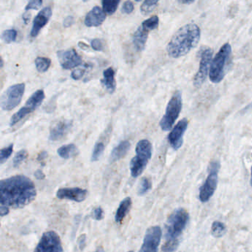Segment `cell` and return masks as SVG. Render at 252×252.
<instances>
[{"instance_id": "cell-37", "label": "cell", "mask_w": 252, "mask_h": 252, "mask_svg": "<svg viewBox=\"0 0 252 252\" xmlns=\"http://www.w3.org/2000/svg\"><path fill=\"white\" fill-rule=\"evenodd\" d=\"M91 46L93 49L96 51H102L103 48H103L102 42L99 39H93L91 42Z\"/></svg>"}, {"instance_id": "cell-46", "label": "cell", "mask_w": 252, "mask_h": 252, "mask_svg": "<svg viewBox=\"0 0 252 252\" xmlns=\"http://www.w3.org/2000/svg\"><path fill=\"white\" fill-rule=\"evenodd\" d=\"M136 2H141V0H135Z\"/></svg>"}, {"instance_id": "cell-33", "label": "cell", "mask_w": 252, "mask_h": 252, "mask_svg": "<svg viewBox=\"0 0 252 252\" xmlns=\"http://www.w3.org/2000/svg\"><path fill=\"white\" fill-rule=\"evenodd\" d=\"M13 151H14V144H10L8 147L2 149V150H1V158H0L1 164H3L11 157Z\"/></svg>"}, {"instance_id": "cell-13", "label": "cell", "mask_w": 252, "mask_h": 252, "mask_svg": "<svg viewBox=\"0 0 252 252\" xmlns=\"http://www.w3.org/2000/svg\"><path fill=\"white\" fill-rule=\"evenodd\" d=\"M58 59L62 68L70 70L82 64V59L75 49L60 50L57 53Z\"/></svg>"}, {"instance_id": "cell-24", "label": "cell", "mask_w": 252, "mask_h": 252, "mask_svg": "<svg viewBox=\"0 0 252 252\" xmlns=\"http://www.w3.org/2000/svg\"><path fill=\"white\" fill-rule=\"evenodd\" d=\"M121 0H102V7L107 15H112L117 11Z\"/></svg>"}, {"instance_id": "cell-36", "label": "cell", "mask_w": 252, "mask_h": 252, "mask_svg": "<svg viewBox=\"0 0 252 252\" xmlns=\"http://www.w3.org/2000/svg\"><path fill=\"white\" fill-rule=\"evenodd\" d=\"M133 10H134V5H133L131 1H129L128 0L127 2H124L121 11H122L124 14H130L133 12Z\"/></svg>"}, {"instance_id": "cell-41", "label": "cell", "mask_w": 252, "mask_h": 252, "mask_svg": "<svg viewBox=\"0 0 252 252\" xmlns=\"http://www.w3.org/2000/svg\"><path fill=\"white\" fill-rule=\"evenodd\" d=\"M9 213V208L5 207V206H1L0 207V215L1 217H4L5 215Z\"/></svg>"}, {"instance_id": "cell-19", "label": "cell", "mask_w": 252, "mask_h": 252, "mask_svg": "<svg viewBox=\"0 0 252 252\" xmlns=\"http://www.w3.org/2000/svg\"><path fill=\"white\" fill-rule=\"evenodd\" d=\"M149 32L150 31L144 28L142 25L135 31V34L133 36V44L138 51H142L145 48L146 43L148 39Z\"/></svg>"}, {"instance_id": "cell-12", "label": "cell", "mask_w": 252, "mask_h": 252, "mask_svg": "<svg viewBox=\"0 0 252 252\" xmlns=\"http://www.w3.org/2000/svg\"><path fill=\"white\" fill-rule=\"evenodd\" d=\"M162 230L160 226L149 228L144 236V243L140 252H157L161 243Z\"/></svg>"}, {"instance_id": "cell-26", "label": "cell", "mask_w": 252, "mask_h": 252, "mask_svg": "<svg viewBox=\"0 0 252 252\" xmlns=\"http://www.w3.org/2000/svg\"><path fill=\"white\" fill-rule=\"evenodd\" d=\"M226 227L224 223L220 221H215L212 223V235L215 237H220L226 233Z\"/></svg>"}, {"instance_id": "cell-38", "label": "cell", "mask_w": 252, "mask_h": 252, "mask_svg": "<svg viewBox=\"0 0 252 252\" xmlns=\"http://www.w3.org/2000/svg\"><path fill=\"white\" fill-rule=\"evenodd\" d=\"M85 73V70L84 69H77V70H73L71 73V77L73 78L74 80H79L82 78Z\"/></svg>"}, {"instance_id": "cell-15", "label": "cell", "mask_w": 252, "mask_h": 252, "mask_svg": "<svg viewBox=\"0 0 252 252\" xmlns=\"http://www.w3.org/2000/svg\"><path fill=\"white\" fill-rule=\"evenodd\" d=\"M88 192L87 189L82 188H62L56 192V197L59 199L70 200L78 203H81L87 198Z\"/></svg>"}, {"instance_id": "cell-32", "label": "cell", "mask_w": 252, "mask_h": 252, "mask_svg": "<svg viewBox=\"0 0 252 252\" xmlns=\"http://www.w3.org/2000/svg\"><path fill=\"white\" fill-rule=\"evenodd\" d=\"M28 157V152L25 150H22L16 154L13 160L14 167H18Z\"/></svg>"}, {"instance_id": "cell-21", "label": "cell", "mask_w": 252, "mask_h": 252, "mask_svg": "<svg viewBox=\"0 0 252 252\" xmlns=\"http://www.w3.org/2000/svg\"><path fill=\"white\" fill-rule=\"evenodd\" d=\"M132 203H133V201H132L131 198H129V197L124 198L121 201L119 206L118 208L116 216H115V220H116V223H120L122 222L124 218L127 216V214L130 212V209H131Z\"/></svg>"}, {"instance_id": "cell-30", "label": "cell", "mask_w": 252, "mask_h": 252, "mask_svg": "<svg viewBox=\"0 0 252 252\" xmlns=\"http://www.w3.org/2000/svg\"><path fill=\"white\" fill-rule=\"evenodd\" d=\"M141 25L150 31H153V30L156 29L158 28V25H159V19H158L157 16H153L152 17H150V19L144 21Z\"/></svg>"}, {"instance_id": "cell-9", "label": "cell", "mask_w": 252, "mask_h": 252, "mask_svg": "<svg viewBox=\"0 0 252 252\" xmlns=\"http://www.w3.org/2000/svg\"><path fill=\"white\" fill-rule=\"evenodd\" d=\"M45 97V93L42 90H37L34 93H33L32 96L27 101L25 105L15 114L13 115L10 120V126L12 127L16 125L25 118L28 115L36 110L42 104Z\"/></svg>"}, {"instance_id": "cell-2", "label": "cell", "mask_w": 252, "mask_h": 252, "mask_svg": "<svg viewBox=\"0 0 252 252\" xmlns=\"http://www.w3.org/2000/svg\"><path fill=\"white\" fill-rule=\"evenodd\" d=\"M201 29L196 24H187L175 33L167 45V53L175 59L186 56L199 43Z\"/></svg>"}, {"instance_id": "cell-25", "label": "cell", "mask_w": 252, "mask_h": 252, "mask_svg": "<svg viewBox=\"0 0 252 252\" xmlns=\"http://www.w3.org/2000/svg\"><path fill=\"white\" fill-rule=\"evenodd\" d=\"M35 64H36V70L39 73H45L49 69L51 61L48 58L37 57L35 60Z\"/></svg>"}, {"instance_id": "cell-39", "label": "cell", "mask_w": 252, "mask_h": 252, "mask_svg": "<svg viewBox=\"0 0 252 252\" xmlns=\"http://www.w3.org/2000/svg\"><path fill=\"white\" fill-rule=\"evenodd\" d=\"M73 22H74V19H73V17H67L65 18V21H64V26L65 28H69L73 25Z\"/></svg>"}, {"instance_id": "cell-17", "label": "cell", "mask_w": 252, "mask_h": 252, "mask_svg": "<svg viewBox=\"0 0 252 252\" xmlns=\"http://www.w3.org/2000/svg\"><path fill=\"white\" fill-rule=\"evenodd\" d=\"M106 19V14L104 10L101 9L100 7L96 6L87 14L84 24L86 26L99 27L100 26Z\"/></svg>"}, {"instance_id": "cell-18", "label": "cell", "mask_w": 252, "mask_h": 252, "mask_svg": "<svg viewBox=\"0 0 252 252\" xmlns=\"http://www.w3.org/2000/svg\"><path fill=\"white\" fill-rule=\"evenodd\" d=\"M71 126V121L68 120H61L52 127L50 132L49 139L55 141L63 138Z\"/></svg>"}, {"instance_id": "cell-45", "label": "cell", "mask_w": 252, "mask_h": 252, "mask_svg": "<svg viewBox=\"0 0 252 252\" xmlns=\"http://www.w3.org/2000/svg\"><path fill=\"white\" fill-rule=\"evenodd\" d=\"M250 185L252 186V175H251V179H250Z\"/></svg>"}, {"instance_id": "cell-28", "label": "cell", "mask_w": 252, "mask_h": 252, "mask_svg": "<svg viewBox=\"0 0 252 252\" xmlns=\"http://www.w3.org/2000/svg\"><path fill=\"white\" fill-rule=\"evenodd\" d=\"M104 149H105V146H104V143L101 141L96 143L93 148V152H92L91 161L94 162V161H99V158L104 152Z\"/></svg>"}, {"instance_id": "cell-14", "label": "cell", "mask_w": 252, "mask_h": 252, "mask_svg": "<svg viewBox=\"0 0 252 252\" xmlns=\"http://www.w3.org/2000/svg\"><path fill=\"white\" fill-rule=\"evenodd\" d=\"M188 124H189L188 120L186 118H184L175 126V127L169 133L168 140H169L171 147L174 150H178L182 146L183 141H184L183 138H184V133L187 129Z\"/></svg>"}, {"instance_id": "cell-43", "label": "cell", "mask_w": 252, "mask_h": 252, "mask_svg": "<svg viewBox=\"0 0 252 252\" xmlns=\"http://www.w3.org/2000/svg\"><path fill=\"white\" fill-rule=\"evenodd\" d=\"M47 156H48V152L46 151H43L39 154V156H38V160L42 161V160L45 159Z\"/></svg>"}, {"instance_id": "cell-34", "label": "cell", "mask_w": 252, "mask_h": 252, "mask_svg": "<svg viewBox=\"0 0 252 252\" xmlns=\"http://www.w3.org/2000/svg\"><path fill=\"white\" fill-rule=\"evenodd\" d=\"M42 2H43V0H30L25 10L30 11V10L39 9L42 6Z\"/></svg>"}, {"instance_id": "cell-29", "label": "cell", "mask_w": 252, "mask_h": 252, "mask_svg": "<svg viewBox=\"0 0 252 252\" xmlns=\"http://www.w3.org/2000/svg\"><path fill=\"white\" fill-rule=\"evenodd\" d=\"M159 0H145L141 5V11L144 15H147L153 11Z\"/></svg>"}, {"instance_id": "cell-27", "label": "cell", "mask_w": 252, "mask_h": 252, "mask_svg": "<svg viewBox=\"0 0 252 252\" xmlns=\"http://www.w3.org/2000/svg\"><path fill=\"white\" fill-rule=\"evenodd\" d=\"M152 189V182L149 178H143L138 185V194L140 196L145 195Z\"/></svg>"}, {"instance_id": "cell-7", "label": "cell", "mask_w": 252, "mask_h": 252, "mask_svg": "<svg viewBox=\"0 0 252 252\" xmlns=\"http://www.w3.org/2000/svg\"><path fill=\"white\" fill-rule=\"evenodd\" d=\"M220 164L218 161H213L209 164L208 169V177L200 189V201L206 203L213 196L218 182V172L220 169Z\"/></svg>"}, {"instance_id": "cell-40", "label": "cell", "mask_w": 252, "mask_h": 252, "mask_svg": "<svg viewBox=\"0 0 252 252\" xmlns=\"http://www.w3.org/2000/svg\"><path fill=\"white\" fill-rule=\"evenodd\" d=\"M35 177H36V179L38 180H42L45 178V175L43 173L42 170L39 169V170H36L34 173Z\"/></svg>"}, {"instance_id": "cell-6", "label": "cell", "mask_w": 252, "mask_h": 252, "mask_svg": "<svg viewBox=\"0 0 252 252\" xmlns=\"http://www.w3.org/2000/svg\"><path fill=\"white\" fill-rule=\"evenodd\" d=\"M182 104L181 92H175L167 104L165 114L160 121V126L163 131H169L171 130L181 113Z\"/></svg>"}, {"instance_id": "cell-8", "label": "cell", "mask_w": 252, "mask_h": 252, "mask_svg": "<svg viewBox=\"0 0 252 252\" xmlns=\"http://www.w3.org/2000/svg\"><path fill=\"white\" fill-rule=\"evenodd\" d=\"M25 84L24 83L17 84L8 87L1 97V107L4 111L14 110L20 104L24 93Z\"/></svg>"}, {"instance_id": "cell-23", "label": "cell", "mask_w": 252, "mask_h": 252, "mask_svg": "<svg viewBox=\"0 0 252 252\" xmlns=\"http://www.w3.org/2000/svg\"><path fill=\"white\" fill-rule=\"evenodd\" d=\"M57 153L61 158L69 159L71 157L77 155L78 149L74 144H67L59 147L57 150Z\"/></svg>"}, {"instance_id": "cell-4", "label": "cell", "mask_w": 252, "mask_h": 252, "mask_svg": "<svg viewBox=\"0 0 252 252\" xmlns=\"http://www.w3.org/2000/svg\"><path fill=\"white\" fill-rule=\"evenodd\" d=\"M135 155L130 161V168L132 177L138 178L144 172L150 160L152 158V144L147 139L141 140L137 144Z\"/></svg>"}, {"instance_id": "cell-11", "label": "cell", "mask_w": 252, "mask_h": 252, "mask_svg": "<svg viewBox=\"0 0 252 252\" xmlns=\"http://www.w3.org/2000/svg\"><path fill=\"white\" fill-rule=\"evenodd\" d=\"M212 55H213V50L211 48H206L201 53L199 70L195 75L193 80L195 87H201L206 80L208 72L210 69L209 65L212 63Z\"/></svg>"}, {"instance_id": "cell-44", "label": "cell", "mask_w": 252, "mask_h": 252, "mask_svg": "<svg viewBox=\"0 0 252 252\" xmlns=\"http://www.w3.org/2000/svg\"><path fill=\"white\" fill-rule=\"evenodd\" d=\"M195 1V0H181V2L183 4H185V5H190V4L193 3Z\"/></svg>"}, {"instance_id": "cell-42", "label": "cell", "mask_w": 252, "mask_h": 252, "mask_svg": "<svg viewBox=\"0 0 252 252\" xmlns=\"http://www.w3.org/2000/svg\"><path fill=\"white\" fill-rule=\"evenodd\" d=\"M85 235H82V237L79 238V246H80L81 249H82V247L84 246V243H85Z\"/></svg>"}, {"instance_id": "cell-16", "label": "cell", "mask_w": 252, "mask_h": 252, "mask_svg": "<svg viewBox=\"0 0 252 252\" xmlns=\"http://www.w3.org/2000/svg\"><path fill=\"white\" fill-rule=\"evenodd\" d=\"M52 14L53 13L51 8L46 7L36 16L31 29V36L32 37H36L38 36L41 30L49 22L50 19L51 18Z\"/></svg>"}, {"instance_id": "cell-5", "label": "cell", "mask_w": 252, "mask_h": 252, "mask_svg": "<svg viewBox=\"0 0 252 252\" xmlns=\"http://www.w3.org/2000/svg\"><path fill=\"white\" fill-rule=\"evenodd\" d=\"M232 53L230 44L226 43L220 48L212 60L209 69V79L213 83H220L225 76L226 65Z\"/></svg>"}, {"instance_id": "cell-47", "label": "cell", "mask_w": 252, "mask_h": 252, "mask_svg": "<svg viewBox=\"0 0 252 252\" xmlns=\"http://www.w3.org/2000/svg\"><path fill=\"white\" fill-rule=\"evenodd\" d=\"M84 2H87V0H83Z\"/></svg>"}, {"instance_id": "cell-3", "label": "cell", "mask_w": 252, "mask_h": 252, "mask_svg": "<svg viewBox=\"0 0 252 252\" xmlns=\"http://www.w3.org/2000/svg\"><path fill=\"white\" fill-rule=\"evenodd\" d=\"M189 220V213L183 208L175 209L169 215L165 225V243L161 250L164 252H174L178 249L181 236Z\"/></svg>"}, {"instance_id": "cell-20", "label": "cell", "mask_w": 252, "mask_h": 252, "mask_svg": "<svg viewBox=\"0 0 252 252\" xmlns=\"http://www.w3.org/2000/svg\"><path fill=\"white\" fill-rule=\"evenodd\" d=\"M130 148L128 141H123L112 150L110 156V163H114L125 156Z\"/></svg>"}, {"instance_id": "cell-22", "label": "cell", "mask_w": 252, "mask_h": 252, "mask_svg": "<svg viewBox=\"0 0 252 252\" xmlns=\"http://www.w3.org/2000/svg\"><path fill=\"white\" fill-rule=\"evenodd\" d=\"M104 79L101 82L104 84L107 91L110 93H114L116 90V83L115 80V71L113 67H109L106 69L103 73Z\"/></svg>"}, {"instance_id": "cell-31", "label": "cell", "mask_w": 252, "mask_h": 252, "mask_svg": "<svg viewBox=\"0 0 252 252\" xmlns=\"http://www.w3.org/2000/svg\"><path fill=\"white\" fill-rule=\"evenodd\" d=\"M17 36V32L14 29L6 30L2 34V39L5 43H11L14 42Z\"/></svg>"}, {"instance_id": "cell-1", "label": "cell", "mask_w": 252, "mask_h": 252, "mask_svg": "<svg viewBox=\"0 0 252 252\" xmlns=\"http://www.w3.org/2000/svg\"><path fill=\"white\" fill-rule=\"evenodd\" d=\"M35 184L25 175H16L0 182V205L12 209H22L34 201Z\"/></svg>"}, {"instance_id": "cell-10", "label": "cell", "mask_w": 252, "mask_h": 252, "mask_svg": "<svg viewBox=\"0 0 252 252\" xmlns=\"http://www.w3.org/2000/svg\"><path fill=\"white\" fill-rule=\"evenodd\" d=\"M34 251L39 252H63L60 237L53 231L45 232Z\"/></svg>"}, {"instance_id": "cell-35", "label": "cell", "mask_w": 252, "mask_h": 252, "mask_svg": "<svg viewBox=\"0 0 252 252\" xmlns=\"http://www.w3.org/2000/svg\"><path fill=\"white\" fill-rule=\"evenodd\" d=\"M92 218L96 220H103L104 218V212L102 208L98 207L93 209L92 212Z\"/></svg>"}]
</instances>
